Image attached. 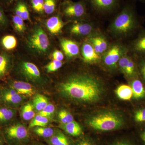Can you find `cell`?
<instances>
[{"instance_id": "cell-1", "label": "cell", "mask_w": 145, "mask_h": 145, "mask_svg": "<svg viewBox=\"0 0 145 145\" xmlns=\"http://www.w3.org/2000/svg\"><path fill=\"white\" fill-rule=\"evenodd\" d=\"M59 89L64 97L85 104L99 102L105 92L102 81L88 73H75L68 76L60 83Z\"/></svg>"}, {"instance_id": "cell-2", "label": "cell", "mask_w": 145, "mask_h": 145, "mask_svg": "<svg viewBox=\"0 0 145 145\" xmlns=\"http://www.w3.org/2000/svg\"><path fill=\"white\" fill-rule=\"evenodd\" d=\"M92 129L101 131L116 130L124 126L126 121L121 114L116 111L105 110L92 114L87 120Z\"/></svg>"}, {"instance_id": "cell-3", "label": "cell", "mask_w": 145, "mask_h": 145, "mask_svg": "<svg viewBox=\"0 0 145 145\" xmlns=\"http://www.w3.org/2000/svg\"><path fill=\"white\" fill-rule=\"evenodd\" d=\"M137 20L133 7L125 6L114 18L110 25V32L118 36H126L136 28Z\"/></svg>"}, {"instance_id": "cell-4", "label": "cell", "mask_w": 145, "mask_h": 145, "mask_svg": "<svg viewBox=\"0 0 145 145\" xmlns=\"http://www.w3.org/2000/svg\"><path fill=\"white\" fill-rule=\"evenodd\" d=\"M26 44L31 52L40 55L47 54L50 46L47 34L39 25L34 26L30 31L27 37Z\"/></svg>"}, {"instance_id": "cell-5", "label": "cell", "mask_w": 145, "mask_h": 145, "mask_svg": "<svg viewBox=\"0 0 145 145\" xmlns=\"http://www.w3.org/2000/svg\"><path fill=\"white\" fill-rule=\"evenodd\" d=\"M2 133L5 141L9 145H14L26 140L29 136L28 131L25 127L18 123L6 126Z\"/></svg>"}, {"instance_id": "cell-6", "label": "cell", "mask_w": 145, "mask_h": 145, "mask_svg": "<svg viewBox=\"0 0 145 145\" xmlns=\"http://www.w3.org/2000/svg\"><path fill=\"white\" fill-rule=\"evenodd\" d=\"M61 9L65 17L70 19H80L87 14L86 4L83 0L78 2L65 0L61 4Z\"/></svg>"}, {"instance_id": "cell-7", "label": "cell", "mask_w": 145, "mask_h": 145, "mask_svg": "<svg viewBox=\"0 0 145 145\" xmlns=\"http://www.w3.org/2000/svg\"><path fill=\"white\" fill-rule=\"evenodd\" d=\"M126 53L127 49L125 47L119 44H114L105 52L103 58V63L110 69H115L117 67L121 57Z\"/></svg>"}, {"instance_id": "cell-8", "label": "cell", "mask_w": 145, "mask_h": 145, "mask_svg": "<svg viewBox=\"0 0 145 145\" xmlns=\"http://www.w3.org/2000/svg\"><path fill=\"white\" fill-rule=\"evenodd\" d=\"M18 71L26 80L34 83L42 82V78L36 65L27 61L21 62L18 65Z\"/></svg>"}, {"instance_id": "cell-9", "label": "cell", "mask_w": 145, "mask_h": 145, "mask_svg": "<svg viewBox=\"0 0 145 145\" xmlns=\"http://www.w3.org/2000/svg\"><path fill=\"white\" fill-rule=\"evenodd\" d=\"M1 89V103L3 105L15 108L23 101V96L17 93L16 90L8 87Z\"/></svg>"}, {"instance_id": "cell-10", "label": "cell", "mask_w": 145, "mask_h": 145, "mask_svg": "<svg viewBox=\"0 0 145 145\" xmlns=\"http://www.w3.org/2000/svg\"><path fill=\"white\" fill-rule=\"evenodd\" d=\"M91 7L99 13H109L116 9L119 0H88Z\"/></svg>"}, {"instance_id": "cell-11", "label": "cell", "mask_w": 145, "mask_h": 145, "mask_svg": "<svg viewBox=\"0 0 145 145\" xmlns=\"http://www.w3.org/2000/svg\"><path fill=\"white\" fill-rule=\"evenodd\" d=\"M8 86L17 93L23 96L30 97L34 96L36 90L32 85L27 82L11 80L8 83Z\"/></svg>"}, {"instance_id": "cell-12", "label": "cell", "mask_w": 145, "mask_h": 145, "mask_svg": "<svg viewBox=\"0 0 145 145\" xmlns=\"http://www.w3.org/2000/svg\"><path fill=\"white\" fill-rule=\"evenodd\" d=\"M81 52L83 60L86 63H95L101 60V55L96 52L93 46L88 42L83 44Z\"/></svg>"}, {"instance_id": "cell-13", "label": "cell", "mask_w": 145, "mask_h": 145, "mask_svg": "<svg viewBox=\"0 0 145 145\" xmlns=\"http://www.w3.org/2000/svg\"><path fill=\"white\" fill-rule=\"evenodd\" d=\"M130 86L132 89V99L137 102L145 101V84L140 77L131 79Z\"/></svg>"}, {"instance_id": "cell-14", "label": "cell", "mask_w": 145, "mask_h": 145, "mask_svg": "<svg viewBox=\"0 0 145 145\" xmlns=\"http://www.w3.org/2000/svg\"><path fill=\"white\" fill-rule=\"evenodd\" d=\"M13 65V57L8 52H0V81L8 75Z\"/></svg>"}, {"instance_id": "cell-15", "label": "cell", "mask_w": 145, "mask_h": 145, "mask_svg": "<svg viewBox=\"0 0 145 145\" xmlns=\"http://www.w3.org/2000/svg\"><path fill=\"white\" fill-rule=\"evenodd\" d=\"M62 49L67 57L74 58L80 54V48L76 42L67 39H63L60 42Z\"/></svg>"}, {"instance_id": "cell-16", "label": "cell", "mask_w": 145, "mask_h": 145, "mask_svg": "<svg viewBox=\"0 0 145 145\" xmlns=\"http://www.w3.org/2000/svg\"><path fill=\"white\" fill-rule=\"evenodd\" d=\"M93 25L87 23L78 22L72 24L69 29L72 35L78 36H87L93 31Z\"/></svg>"}, {"instance_id": "cell-17", "label": "cell", "mask_w": 145, "mask_h": 145, "mask_svg": "<svg viewBox=\"0 0 145 145\" xmlns=\"http://www.w3.org/2000/svg\"><path fill=\"white\" fill-rule=\"evenodd\" d=\"M87 41L91 44L96 52L100 55L105 53L108 50L107 41L103 35H93L89 37Z\"/></svg>"}, {"instance_id": "cell-18", "label": "cell", "mask_w": 145, "mask_h": 145, "mask_svg": "<svg viewBox=\"0 0 145 145\" xmlns=\"http://www.w3.org/2000/svg\"><path fill=\"white\" fill-rule=\"evenodd\" d=\"M46 25L51 34L57 35L61 32L65 24L60 16L57 15L47 20Z\"/></svg>"}, {"instance_id": "cell-19", "label": "cell", "mask_w": 145, "mask_h": 145, "mask_svg": "<svg viewBox=\"0 0 145 145\" xmlns=\"http://www.w3.org/2000/svg\"><path fill=\"white\" fill-rule=\"evenodd\" d=\"M16 113L15 108L3 105L0 106V125H8L14 118Z\"/></svg>"}, {"instance_id": "cell-20", "label": "cell", "mask_w": 145, "mask_h": 145, "mask_svg": "<svg viewBox=\"0 0 145 145\" xmlns=\"http://www.w3.org/2000/svg\"><path fill=\"white\" fill-rule=\"evenodd\" d=\"M13 10L15 15L21 17L24 21L30 20V15L28 7L26 3L23 1H18Z\"/></svg>"}, {"instance_id": "cell-21", "label": "cell", "mask_w": 145, "mask_h": 145, "mask_svg": "<svg viewBox=\"0 0 145 145\" xmlns=\"http://www.w3.org/2000/svg\"><path fill=\"white\" fill-rule=\"evenodd\" d=\"M115 93L119 99L123 101H129L132 99V89L130 86H119L115 90Z\"/></svg>"}, {"instance_id": "cell-22", "label": "cell", "mask_w": 145, "mask_h": 145, "mask_svg": "<svg viewBox=\"0 0 145 145\" xmlns=\"http://www.w3.org/2000/svg\"><path fill=\"white\" fill-rule=\"evenodd\" d=\"M50 145H71L67 137L60 131H55L54 135L48 139Z\"/></svg>"}, {"instance_id": "cell-23", "label": "cell", "mask_w": 145, "mask_h": 145, "mask_svg": "<svg viewBox=\"0 0 145 145\" xmlns=\"http://www.w3.org/2000/svg\"><path fill=\"white\" fill-rule=\"evenodd\" d=\"M61 127L71 136H80L82 133V129L80 125L74 121L65 124H62Z\"/></svg>"}, {"instance_id": "cell-24", "label": "cell", "mask_w": 145, "mask_h": 145, "mask_svg": "<svg viewBox=\"0 0 145 145\" xmlns=\"http://www.w3.org/2000/svg\"><path fill=\"white\" fill-rule=\"evenodd\" d=\"M132 49L135 53L145 57V32L140 34L133 42Z\"/></svg>"}, {"instance_id": "cell-25", "label": "cell", "mask_w": 145, "mask_h": 145, "mask_svg": "<svg viewBox=\"0 0 145 145\" xmlns=\"http://www.w3.org/2000/svg\"><path fill=\"white\" fill-rule=\"evenodd\" d=\"M133 122L140 125H145V105L135 109L133 114Z\"/></svg>"}, {"instance_id": "cell-26", "label": "cell", "mask_w": 145, "mask_h": 145, "mask_svg": "<svg viewBox=\"0 0 145 145\" xmlns=\"http://www.w3.org/2000/svg\"><path fill=\"white\" fill-rule=\"evenodd\" d=\"M17 39L13 35H6L1 40V44L7 50H11L15 49L17 46Z\"/></svg>"}, {"instance_id": "cell-27", "label": "cell", "mask_w": 145, "mask_h": 145, "mask_svg": "<svg viewBox=\"0 0 145 145\" xmlns=\"http://www.w3.org/2000/svg\"><path fill=\"white\" fill-rule=\"evenodd\" d=\"M34 109L33 104L31 103L25 105L21 110V115L23 119L26 121L33 119L35 116Z\"/></svg>"}, {"instance_id": "cell-28", "label": "cell", "mask_w": 145, "mask_h": 145, "mask_svg": "<svg viewBox=\"0 0 145 145\" xmlns=\"http://www.w3.org/2000/svg\"><path fill=\"white\" fill-rule=\"evenodd\" d=\"M48 104V99L42 94H36L33 99V105L34 108L39 112L44 109Z\"/></svg>"}, {"instance_id": "cell-29", "label": "cell", "mask_w": 145, "mask_h": 145, "mask_svg": "<svg viewBox=\"0 0 145 145\" xmlns=\"http://www.w3.org/2000/svg\"><path fill=\"white\" fill-rule=\"evenodd\" d=\"M33 131L34 133L39 136L44 138H49L54 135L55 131L49 127H35Z\"/></svg>"}, {"instance_id": "cell-30", "label": "cell", "mask_w": 145, "mask_h": 145, "mask_svg": "<svg viewBox=\"0 0 145 145\" xmlns=\"http://www.w3.org/2000/svg\"><path fill=\"white\" fill-rule=\"evenodd\" d=\"M12 20L15 30L19 34L24 33L26 27L24 20L21 17L15 15L12 16Z\"/></svg>"}, {"instance_id": "cell-31", "label": "cell", "mask_w": 145, "mask_h": 145, "mask_svg": "<svg viewBox=\"0 0 145 145\" xmlns=\"http://www.w3.org/2000/svg\"><path fill=\"white\" fill-rule=\"evenodd\" d=\"M48 123L49 120L48 118L38 114L32 119L29 127L30 128L46 127Z\"/></svg>"}, {"instance_id": "cell-32", "label": "cell", "mask_w": 145, "mask_h": 145, "mask_svg": "<svg viewBox=\"0 0 145 145\" xmlns=\"http://www.w3.org/2000/svg\"><path fill=\"white\" fill-rule=\"evenodd\" d=\"M58 118L62 124H65L73 121V116L67 110L63 109L60 110L58 113Z\"/></svg>"}, {"instance_id": "cell-33", "label": "cell", "mask_w": 145, "mask_h": 145, "mask_svg": "<svg viewBox=\"0 0 145 145\" xmlns=\"http://www.w3.org/2000/svg\"><path fill=\"white\" fill-rule=\"evenodd\" d=\"M57 6L56 0H44V10L46 14L51 15L55 10Z\"/></svg>"}, {"instance_id": "cell-34", "label": "cell", "mask_w": 145, "mask_h": 145, "mask_svg": "<svg viewBox=\"0 0 145 145\" xmlns=\"http://www.w3.org/2000/svg\"><path fill=\"white\" fill-rule=\"evenodd\" d=\"M31 7L36 13L42 14L44 10V0H30Z\"/></svg>"}, {"instance_id": "cell-35", "label": "cell", "mask_w": 145, "mask_h": 145, "mask_svg": "<svg viewBox=\"0 0 145 145\" xmlns=\"http://www.w3.org/2000/svg\"><path fill=\"white\" fill-rule=\"evenodd\" d=\"M62 65L63 63L62 61L53 60L52 61L48 64L45 68L47 72H52L59 70L62 67Z\"/></svg>"}, {"instance_id": "cell-36", "label": "cell", "mask_w": 145, "mask_h": 145, "mask_svg": "<svg viewBox=\"0 0 145 145\" xmlns=\"http://www.w3.org/2000/svg\"><path fill=\"white\" fill-rule=\"evenodd\" d=\"M55 110V107L52 104H48L44 109L39 112L38 114L49 118L52 116Z\"/></svg>"}, {"instance_id": "cell-37", "label": "cell", "mask_w": 145, "mask_h": 145, "mask_svg": "<svg viewBox=\"0 0 145 145\" xmlns=\"http://www.w3.org/2000/svg\"><path fill=\"white\" fill-rule=\"evenodd\" d=\"M130 58L126 53L121 57L118 62V66H119L121 71L124 74L125 73L126 69Z\"/></svg>"}, {"instance_id": "cell-38", "label": "cell", "mask_w": 145, "mask_h": 145, "mask_svg": "<svg viewBox=\"0 0 145 145\" xmlns=\"http://www.w3.org/2000/svg\"><path fill=\"white\" fill-rule=\"evenodd\" d=\"M137 65L139 76L145 84V57L140 59Z\"/></svg>"}, {"instance_id": "cell-39", "label": "cell", "mask_w": 145, "mask_h": 145, "mask_svg": "<svg viewBox=\"0 0 145 145\" xmlns=\"http://www.w3.org/2000/svg\"><path fill=\"white\" fill-rule=\"evenodd\" d=\"M8 20L3 9L0 5V28H3L8 25Z\"/></svg>"}, {"instance_id": "cell-40", "label": "cell", "mask_w": 145, "mask_h": 145, "mask_svg": "<svg viewBox=\"0 0 145 145\" xmlns=\"http://www.w3.org/2000/svg\"><path fill=\"white\" fill-rule=\"evenodd\" d=\"M52 57L53 60L62 61L64 59V55L60 50H54L52 54Z\"/></svg>"}, {"instance_id": "cell-41", "label": "cell", "mask_w": 145, "mask_h": 145, "mask_svg": "<svg viewBox=\"0 0 145 145\" xmlns=\"http://www.w3.org/2000/svg\"><path fill=\"white\" fill-rule=\"evenodd\" d=\"M112 145H135L131 142L126 140H121V141H117L113 143Z\"/></svg>"}, {"instance_id": "cell-42", "label": "cell", "mask_w": 145, "mask_h": 145, "mask_svg": "<svg viewBox=\"0 0 145 145\" xmlns=\"http://www.w3.org/2000/svg\"><path fill=\"white\" fill-rule=\"evenodd\" d=\"M139 137L141 142L145 145V125H144L142 130L139 133Z\"/></svg>"}, {"instance_id": "cell-43", "label": "cell", "mask_w": 145, "mask_h": 145, "mask_svg": "<svg viewBox=\"0 0 145 145\" xmlns=\"http://www.w3.org/2000/svg\"><path fill=\"white\" fill-rule=\"evenodd\" d=\"M77 145H94L93 143L88 139H83L79 142Z\"/></svg>"}, {"instance_id": "cell-44", "label": "cell", "mask_w": 145, "mask_h": 145, "mask_svg": "<svg viewBox=\"0 0 145 145\" xmlns=\"http://www.w3.org/2000/svg\"><path fill=\"white\" fill-rule=\"evenodd\" d=\"M2 3L7 5H9L13 4L16 0H0Z\"/></svg>"}, {"instance_id": "cell-45", "label": "cell", "mask_w": 145, "mask_h": 145, "mask_svg": "<svg viewBox=\"0 0 145 145\" xmlns=\"http://www.w3.org/2000/svg\"><path fill=\"white\" fill-rule=\"evenodd\" d=\"M5 140L3 135V133L0 132V145H3Z\"/></svg>"}, {"instance_id": "cell-46", "label": "cell", "mask_w": 145, "mask_h": 145, "mask_svg": "<svg viewBox=\"0 0 145 145\" xmlns=\"http://www.w3.org/2000/svg\"><path fill=\"white\" fill-rule=\"evenodd\" d=\"M1 89L0 88V103H1Z\"/></svg>"}]
</instances>
